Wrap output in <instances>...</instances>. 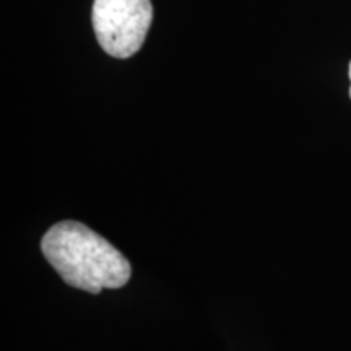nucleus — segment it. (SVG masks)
Masks as SVG:
<instances>
[{"instance_id": "obj_3", "label": "nucleus", "mask_w": 351, "mask_h": 351, "mask_svg": "<svg viewBox=\"0 0 351 351\" xmlns=\"http://www.w3.org/2000/svg\"><path fill=\"white\" fill-rule=\"evenodd\" d=\"M350 80H351V62H350ZM350 98H351V86H350Z\"/></svg>"}, {"instance_id": "obj_1", "label": "nucleus", "mask_w": 351, "mask_h": 351, "mask_svg": "<svg viewBox=\"0 0 351 351\" xmlns=\"http://www.w3.org/2000/svg\"><path fill=\"white\" fill-rule=\"evenodd\" d=\"M41 251L70 287L88 293L121 288L132 269L127 258L98 232L78 221H60L49 228Z\"/></svg>"}, {"instance_id": "obj_2", "label": "nucleus", "mask_w": 351, "mask_h": 351, "mask_svg": "<svg viewBox=\"0 0 351 351\" xmlns=\"http://www.w3.org/2000/svg\"><path fill=\"white\" fill-rule=\"evenodd\" d=\"M153 21L152 0H95L91 10L95 36L103 51L127 59L143 46Z\"/></svg>"}]
</instances>
